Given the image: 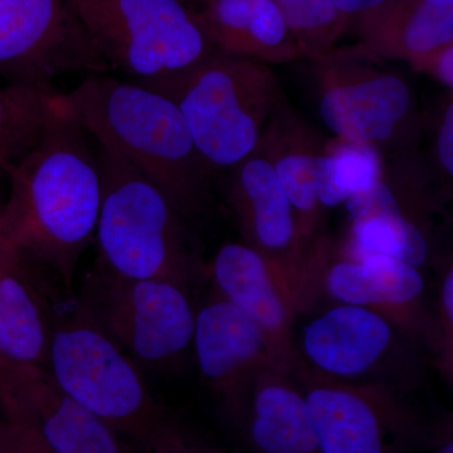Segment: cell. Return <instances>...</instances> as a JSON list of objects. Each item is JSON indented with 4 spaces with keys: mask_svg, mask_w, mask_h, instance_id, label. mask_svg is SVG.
I'll return each mask as SVG.
<instances>
[{
    "mask_svg": "<svg viewBox=\"0 0 453 453\" xmlns=\"http://www.w3.org/2000/svg\"><path fill=\"white\" fill-rule=\"evenodd\" d=\"M0 237L9 257L35 256L73 285L80 256L94 240L100 213L98 146L52 92L35 145L8 168Z\"/></svg>",
    "mask_w": 453,
    "mask_h": 453,
    "instance_id": "6da1fadb",
    "label": "cell"
},
{
    "mask_svg": "<svg viewBox=\"0 0 453 453\" xmlns=\"http://www.w3.org/2000/svg\"><path fill=\"white\" fill-rule=\"evenodd\" d=\"M59 96L98 145L153 181L180 213L199 204L210 168L174 101L106 73L88 74Z\"/></svg>",
    "mask_w": 453,
    "mask_h": 453,
    "instance_id": "7a4b0ae2",
    "label": "cell"
},
{
    "mask_svg": "<svg viewBox=\"0 0 453 453\" xmlns=\"http://www.w3.org/2000/svg\"><path fill=\"white\" fill-rule=\"evenodd\" d=\"M136 82L174 101L210 170L251 157L279 106V82L266 64L219 50L177 76Z\"/></svg>",
    "mask_w": 453,
    "mask_h": 453,
    "instance_id": "3957f363",
    "label": "cell"
},
{
    "mask_svg": "<svg viewBox=\"0 0 453 453\" xmlns=\"http://www.w3.org/2000/svg\"><path fill=\"white\" fill-rule=\"evenodd\" d=\"M97 146L103 192L95 238L103 270L121 279L181 285L188 253L180 211L153 181Z\"/></svg>",
    "mask_w": 453,
    "mask_h": 453,
    "instance_id": "277c9868",
    "label": "cell"
},
{
    "mask_svg": "<svg viewBox=\"0 0 453 453\" xmlns=\"http://www.w3.org/2000/svg\"><path fill=\"white\" fill-rule=\"evenodd\" d=\"M46 369L77 403L142 447L168 422L138 366L88 310L50 327Z\"/></svg>",
    "mask_w": 453,
    "mask_h": 453,
    "instance_id": "5b68a950",
    "label": "cell"
},
{
    "mask_svg": "<svg viewBox=\"0 0 453 453\" xmlns=\"http://www.w3.org/2000/svg\"><path fill=\"white\" fill-rule=\"evenodd\" d=\"M111 70L159 81L216 50L196 8L183 0H67Z\"/></svg>",
    "mask_w": 453,
    "mask_h": 453,
    "instance_id": "8992f818",
    "label": "cell"
},
{
    "mask_svg": "<svg viewBox=\"0 0 453 453\" xmlns=\"http://www.w3.org/2000/svg\"><path fill=\"white\" fill-rule=\"evenodd\" d=\"M111 70L67 0H0V77L55 91L62 74Z\"/></svg>",
    "mask_w": 453,
    "mask_h": 453,
    "instance_id": "52a82bcc",
    "label": "cell"
},
{
    "mask_svg": "<svg viewBox=\"0 0 453 453\" xmlns=\"http://www.w3.org/2000/svg\"><path fill=\"white\" fill-rule=\"evenodd\" d=\"M365 44L334 49L316 59L319 115L336 139L375 146L398 136L412 115L410 85L384 68Z\"/></svg>",
    "mask_w": 453,
    "mask_h": 453,
    "instance_id": "ba28073f",
    "label": "cell"
},
{
    "mask_svg": "<svg viewBox=\"0 0 453 453\" xmlns=\"http://www.w3.org/2000/svg\"><path fill=\"white\" fill-rule=\"evenodd\" d=\"M88 314L145 365L172 362L192 344L196 312L181 285L101 271Z\"/></svg>",
    "mask_w": 453,
    "mask_h": 453,
    "instance_id": "9c48e42d",
    "label": "cell"
},
{
    "mask_svg": "<svg viewBox=\"0 0 453 453\" xmlns=\"http://www.w3.org/2000/svg\"><path fill=\"white\" fill-rule=\"evenodd\" d=\"M303 395L321 453H408L418 440L416 417L386 393L325 383Z\"/></svg>",
    "mask_w": 453,
    "mask_h": 453,
    "instance_id": "30bf717a",
    "label": "cell"
},
{
    "mask_svg": "<svg viewBox=\"0 0 453 453\" xmlns=\"http://www.w3.org/2000/svg\"><path fill=\"white\" fill-rule=\"evenodd\" d=\"M0 417L25 422L52 453H127L119 434L59 388L43 365L0 363Z\"/></svg>",
    "mask_w": 453,
    "mask_h": 453,
    "instance_id": "8fae6325",
    "label": "cell"
},
{
    "mask_svg": "<svg viewBox=\"0 0 453 453\" xmlns=\"http://www.w3.org/2000/svg\"><path fill=\"white\" fill-rule=\"evenodd\" d=\"M393 338L395 333L386 316L372 309L342 303L303 327L301 347L319 372L339 380H354L380 365Z\"/></svg>",
    "mask_w": 453,
    "mask_h": 453,
    "instance_id": "7c38bea8",
    "label": "cell"
},
{
    "mask_svg": "<svg viewBox=\"0 0 453 453\" xmlns=\"http://www.w3.org/2000/svg\"><path fill=\"white\" fill-rule=\"evenodd\" d=\"M192 342L203 378L231 402L238 414L235 384L270 353L273 345L266 332L222 297L196 312Z\"/></svg>",
    "mask_w": 453,
    "mask_h": 453,
    "instance_id": "4fadbf2b",
    "label": "cell"
},
{
    "mask_svg": "<svg viewBox=\"0 0 453 453\" xmlns=\"http://www.w3.org/2000/svg\"><path fill=\"white\" fill-rule=\"evenodd\" d=\"M356 22L362 44L374 55L404 59L418 71H428L434 57L453 44V7L422 0H389Z\"/></svg>",
    "mask_w": 453,
    "mask_h": 453,
    "instance_id": "5bb4252c",
    "label": "cell"
},
{
    "mask_svg": "<svg viewBox=\"0 0 453 453\" xmlns=\"http://www.w3.org/2000/svg\"><path fill=\"white\" fill-rule=\"evenodd\" d=\"M196 9L216 50L266 65L300 58L273 0H204Z\"/></svg>",
    "mask_w": 453,
    "mask_h": 453,
    "instance_id": "9a60e30c",
    "label": "cell"
},
{
    "mask_svg": "<svg viewBox=\"0 0 453 453\" xmlns=\"http://www.w3.org/2000/svg\"><path fill=\"white\" fill-rule=\"evenodd\" d=\"M350 220L349 258L388 256L421 267L428 258V240L404 213L393 188L380 179L345 203Z\"/></svg>",
    "mask_w": 453,
    "mask_h": 453,
    "instance_id": "2e32d148",
    "label": "cell"
},
{
    "mask_svg": "<svg viewBox=\"0 0 453 453\" xmlns=\"http://www.w3.org/2000/svg\"><path fill=\"white\" fill-rule=\"evenodd\" d=\"M232 169L234 202L256 250L268 259L292 251L299 240L294 208L267 155L256 150Z\"/></svg>",
    "mask_w": 453,
    "mask_h": 453,
    "instance_id": "e0dca14e",
    "label": "cell"
},
{
    "mask_svg": "<svg viewBox=\"0 0 453 453\" xmlns=\"http://www.w3.org/2000/svg\"><path fill=\"white\" fill-rule=\"evenodd\" d=\"M240 417L253 453H321L305 395L280 378L259 383Z\"/></svg>",
    "mask_w": 453,
    "mask_h": 453,
    "instance_id": "ac0fdd59",
    "label": "cell"
},
{
    "mask_svg": "<svg viewBox=\"0 0 453 453\" xmlns=\"http://www.w3.org/2000/svg\"><path fill=\"white\" fill-rule=\"evenodd\" d=\"M223 299L251 316L271 342L288 333V311L277 288L270 259L249 244L226 243L211 264Z\"/></svg>",
    "mask_w": 453,
    "mask_h": 453,
    "instance_id": "d6986e66",
    "label": "cell"
},
{
    "mask_svg": "<svg viewBox=\"0 0 453 453\" xmlns=\"http://www.w3.org/2000/svg\"><path fill=\"white\" fill-rule=\"evenodd\" d=\"M325 281L334 299L372 310L410 305L425 288L418 268L388 256L336 262Z\"/></svg>",
    "mask_w": 453,
    "mask_h": 453,
    "instance_id": "ffe728a7",
    "label": "cell"
},
{
    "mask_svg": "<svg viewBox=\"0 0 453 453\" xmlns=\"http://www.w3.org/2000/svg\"><path fill=\"white\" fill-rule=\"evenodd\" d=\"M50 326L20 262L0 253V363L46 366Z\"/></svg>",
    "mask_w": 453,
    "mask_h": 453,
    "instance_id": "44dd1931",
    "label": "cell"
},
{
    "mask_svg": "<svg viewBox=\"0 0 453 453\" xmlns=\"http://www.w3.org/2000/svg\"><path fill=\"white\" fill-rule=\"evenodd\" d=\"M265 136L271 140L266 155L290 199L297 232L308 234V226L319 208L318 196L326 169V150H319L318 145L311 144L309 139L303 140L305 136L292 135L288 140L282 136L279 142L267 131Z\"/></svg>",
    "mask_w": 453,
    "mask_h": 453,
    "instance_id": "7402d4cb",
    "label": "cell"
},
{
    "mask_svg": "<svg viewBox=\"0 0 453 453\" xmlns=\"http://www.w3.org/2000/svg\"><path fill=\"white\" fill-rule=\"evenodd\" d=\"M326 154L323 186L318 196L321 207L345 204L383 175V159L375 146L336 139L326 146Z\"/></svg>",
    "mask_w": 453,
    "mask_h": 453,
    "instance_id": "603a6c76",
    "label": "cell"
},
{
    "mask_svg": "<svg viewBox=\"0 0 453 453\" xmlns=\"http://www.w3.org/2000/svg\"><path fill=\"white\" fill-rule=\"evenodd\" d=\"M52 92L0 88V173L7 172L37 142Z\"/></svg>",
    "mask_w": 453,
    "mask_h": 453,
    "instance_id": "cb8c5ba5",
    "label": "cell"
},
{
    "mask_svg": "<svg viewBox=\"0 0 453 453\" xmlns=\"http://www.w3.org/2000/svg\"><path fill=\"white\" fill-rule=\"evenodd\" d=\"M291 33L300 57L316 59L333 50L350 25L330 0H273Z\"/></svg>",
    "mask_w": 453,
    "mask_h": 453,
    "instance_id": "d4e9b609",
    "label": "cell"
},
{
    "mask_svg": "<svg viewBox=\"0 0 453 453\" xmlns=\"http://www.w3.org/2000/svg\"><path fill=\"white\" fill-rule=\"evenodd\" d=\"M3 453H52L28 425L14 417H0Z\"/></svg>",
    "mask_w": 453,
    "mask_h": 453,
    "instance_id": "484cf974",
    "label": "cell"
},
{
    "mask_svg": "<svg viewBox=\"0 0 453 453\" xmlns=\"http://www.w3.org/2000/svg\"><path fill=\"white\" fill-rule=\"evenodd\" d=\"M144 449L146 453H223L196 442L170 418Z\"/></svg>",
    "mask_w": 453,
    "mask_h": 453,
    "instance_id": "4316f807",
    "label": "cell"
},
{
    "mask_svg": "<svg viewBox=\"0 0 453 453\" xmlns=\"http://www.w3.org/2000/svg\"><path fill=\"white\" fill-rule=\"evenodd\" d=\"M436 157L440 169L445 172L446 177L453 175V105L452 101L445 106L436 136Z\"/></svg>",
    "mask_w": 453,
    "mask_h": 453,
    "instance_id": "83f0119b",
    "label": "cell"
},
{
    "mask_svg": "<svg viewBox=\"0 0 453 453\" xmlns=\"http://www.w3.org/2000/svg\"><path fill=\"white\" fill-rule=\"evenodd\" d=\"M330 2L339 13L347 17L349 22H351L383 7L389 0H330Z\"/></svg>",
    "mask_w": 453,
    "mask_h": 453,
    "instance_id": "f1b7e54d",
    "label": "cell"
},
{
    "mask_svg": "<svg viewBox=\"0 0 453 453\" xmlns=\"http://www.w3.org/2000/svg\"><path fill=\"white\" fill-rule=\"evenodd\" d=\"M427 73L436 77L447 88H453V44L445 47L432 61Z\"/></svg>",
    "mask_w": 453,
    "mask_h": 453,
    "instance_id": "f546056e",
    "label": "cell"
},
{
    "mask_svg": "<svg viewBox=\"0 0 453 453\" xmlns=\"http://www.w3.org/2000/svg\"><path fill=\"white\" fill-rule=\"evenodd\" d=\"M442 308L445 311L446 321L452 324L453 319V273L449 270L446 273L442 285Z\"/></svg>",
    "mask_w": 453,
    "mask_h": 453,
    "instance_id": "4dcf8cb0",
    "label": "cell"
},
{
    "mask_svg": "<svg viewBox=\"0 0 453 453\" xmlns=\"http://www.w3.org/2000/svg\"><path fill=\"white\" fill-rule=\"evenodd\" d=\"M434 453H453V442L451 432H445L442 440H438Z\"/></svg>",
    "mask_w": 453,
    "mask_h": 453,
    "instance_id": "1f68e13d",
    "label": "cell"
},
{
    "mask_svg": "<svg viewBox=\"0 0 453 453\" xmlns=\"http://www.w3.org/2000/svg\"><path fill=\"white\" fill-rule=\"evenodd\" d=\"M422 2L427 3L429 5H434V7H453V0H422Z\"/></svg>",
    "mask_w": 453,
    "mask_h": 453,
    "instance_id": "d6a6232c",
    "label": "cell"
},
{
    "mask_svg": "<svg viewBox=\"0 0 453 453\" xmlns=\"http://www.w3.org/2000/svg\"><path fill=\"white\" fill-rule=\"evenodd\" d=\"M184 3H187L188 5H190V7L195 8V5H201L204 0H183Z\"/></svg>",
    "mask_w": 453,
    "mask_h": 453,
    "instance_id": "836d02e7",
    "label": "cell"
},
{
    "mask_svg": "<svg viewBox=\"0 0 453 453\" xmlns=\"http://www.w3.org/2000/svg\"><path fill=\"white\" fill-rule=\"evenodd\" d=\"M0 253H3V255L7 256V257H9L7 253H5V251H4V246H3V242H2V237H0ZM9 258H11V257H9ZM12 259H13V258H12ZM14 261H16V259H14ZM18 262H19V261H18Z\"/></svg>",
    "mask_w": 453,
    "mask_h": 453,
    "instance_id": "e575fe53",
    "label": "cell"
},
{
    "mask_svg": "<svg viewBox=\"0 0 453 453\" xmlns=\"http://www.w3.org/2000/svg\"><path fill=\"white\" fill-rule=\"evenodd\" d=\"M0 453H3V451H2V446H0Z\"/></svg>",
    "mask_w": 453,
    "mask_h": 453,
    "instance_id": "d590c367",
    "label": "cell"
}]
</instances>
